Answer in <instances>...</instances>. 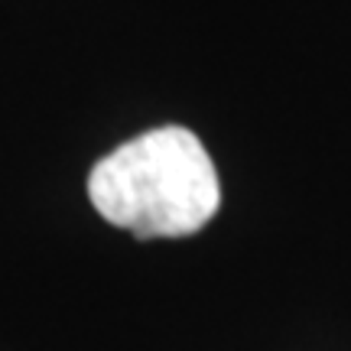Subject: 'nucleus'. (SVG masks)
<instances>
[{"label":"nucleus","mask_w":351,"mask_h":351,"mask_svg":"<svg viewBox=\"0 0 351 351\" xmlns=\"http://www.w3.org/2000/svg\"><path fill=\"white\" fill-rule=\"evenodd\" d=\"M88 199L104 221L140 241L186 238L215 218L221 186L212 156L192 130L156 127L91 169Z\"/></svg>","instance_id":"f257e3e1"}]
</instances>
